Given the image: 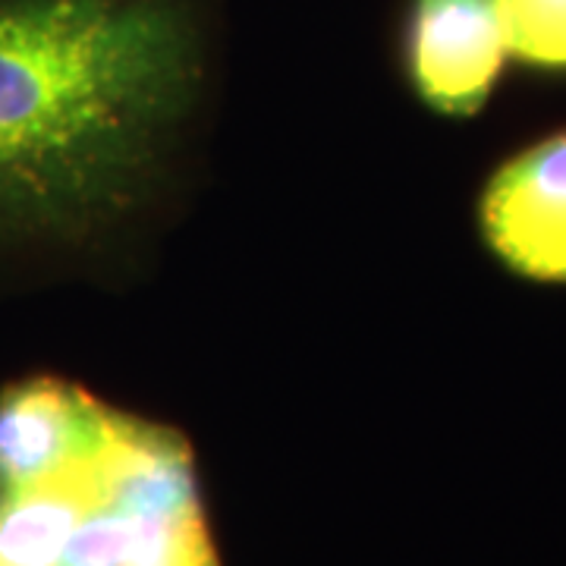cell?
Returning <instances> with one entry per match:
<instances>
[{
    "mask_svg": "<svg viewBox=\"0 0 566 566\" xmlns=\"http://www.w3.org/2000/svg\"><path fill=\"white\" fill-rule=\"evenodd\" d=\"M205 85L199 0H0V252H85L139 227Z\"/></svg>",
    "mask_w": 566,
    "mask_h": 566,
    "instance_id": "obj_1",
    "label": "cell"
},
{
    "mask_svg": "<svg viewBox=\"0 0 566 566\" xmlns=\"http://www.w3.org/2000/svg\"><path fill=\"white\" fill-rule=\"evenodd\" d=\"M61 566H221L180 431L114 409Z\"/></svg>",
    "mask_w": 566,
    "mask_h": 566,
    "instance_id": "obj_2",
    "label": "cell"
},
{
    "mask_svg": "<svg viewBox=\"0 0 566 566\" xmlns=\"http://www.w3.org/2000/svg\"><path fill=\"white\" fill-rule=\"evenodd\" d=\"M479 223L501 262L538 283H566V129L528 145L488 180Z\"/></svg>",
    "mask_w": 566,
    "mask_h": 566,
    "instance_id": "obj_3",
    "label": "cell"
},
{
    "mask_svg": "<svg viewBox=\"0 0 566 566\" xmlns=\"http://www.w3.org/2000/svg\"><path fill=\"white\" fill-rule=\"evenodd\" d=\"M506 48L497 0H412L406 70L424 107L472 117L491 98Z\"/></svg>",
    "mask_w": 566,
    "mask_h": 566,
    "instance_id": "obj_4",
    "label": "cell"
},
{
    "mask_svg": "<svg viewBox=\"0 0 566 566\" xmlns=\"http://www.w3.org/2000/svg\"><path fill=\"white\" fill-rule=\"evenodd\" d=\"M114 406L63 378H29L0 394V494L51 479L102 441Z\"/></svg>",
    "mask_w": 566,
    "mask_h": 566,
    "instance_id": "obj_5",
    "label": "cell"
},
{
    "mask_svg": "<svg viewBox=\"0 0 566 566\" xmlns=\"http://www.w3.org/2000/svg\"><path fill=\"white\" fill-rule=\"evenodd\" d=\"M98 444L57 475L0 494V566H61L66 538L80 520L88 460Z\"/></svg>",
    "mask_w": 566,
    "mask_h": 566,
    "instance_id": "obj_6",
    "label": "cell"
},
{
    "mask_svg": "<svg viewBox=\"0 0 566 566\" xmlns=\"http://www.w3.org/2000/svg\"><path fill=\"white\" fill-rule=\"evenodd\" d=\"M506 57L566 73V0H497Z\"/></svg>",
    "mask_w": 566,
    "mask_h": 566,
    "instance_id": "obj_7",
    "label": "cell"
}]
</instances>
